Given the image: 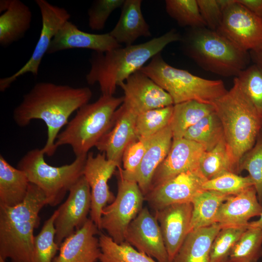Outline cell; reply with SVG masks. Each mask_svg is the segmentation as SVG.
<instances>
[{"mask_svg":"<svg viewBox=\"0 0 262 262\" xmlns=\"http://www.w3.org/2000/svg\"><path fill=\"white\" fill-rule=\"evenodd\" d=\"M92 92L87 87H75L50 82H39L23 95L14 109L13 116L20 127L32 120H43L47 128V139L42 148L45 155L52 156L57 148L55 142L62 128L75 111L89 103Z\"/></svg>","mask_w":262,"mask_h":262,"instance_id":"1","label":"cell"},{"mask_svg":"<svg viewBox=\"0 0 262 262\" xmlns=\"http://www.w3.org/2000/svg\"><path fill=\"white\" fill-rule=\"evenodd\" d=\"M181 35L172 29L145 43L119 47L105 52L94 51L85 76L88 84L98 83L102 95L113 96L116 87L139 71L146 62L171 43L180 41Z\"/></svg>","mask_w":262,"mask_h":262,"instance_id":"2","label":"cell"},{"mask_svg":"<svg viewBox=\"0 0 262 262\" xmlns=\"http://www.w3.org/2000/svg\"><path fill=\"white\" fill-rule=\"evenodd\" d=\"M47 205L43 192L30 183L27 196L14 207L0 205V257L12 262H31L34 230L39 212Z\"/></svg>","mask_w":262,"mask_h":262,"instance_id":"3","label":"cell"},{"mask_svg":"<svg viewBox=\"0 0 262 262\" xmlns=\"http://www.w3.org/2000/svg\"><path fill=\"white\" fill-rule=\"evenodd\" d=\"M223 128L227 148L237 174L243 156L254 145L262 129V117L235 78L232 87L213 104Z\"/></svg>","mask_w":262,"mask_h":262,"instance_id":"4","label":"cell"},{"mask_svg":"<svg viewBox=\"0 0 262 262\" xmlns=\"http://www.w3.org/2000/svg\"><path fill=\"white\" fill-rule=\"evenodd\" d=\"M185 54L203 69L224 77H236L247 67L250 55L216 31L189 28L180 40Z\"/></svg>","mask_w":262,"mask_h":262,"instance_id":"5","label":"cell"},{"mask_svg":"<svg viewBox=\"0 0 262 262\" xmlns=\"http://www.w3.org/2000/svg\"><path fill=\"white\" fill-rule=\"evenodd\" d=\"M124 97L102 95L97 100L80 108L58 135L55 147L68 145L76 157L86 155L110 130L115 112Z\"/></svg>","mask_w":262,"mask_h":262,"instance_id":"6","label":"cell"},{"mask_svg":"<svg viewBox=\"0 0 262 262\" xmlns=\"http://www.w3.org/2000/svg\"><path fill=\"white\" fill-rule=\"evenodd\" d=\"M140 71L165 90L174 105L189 100L213 104L228 91L221 80L206 79L169 65L161 53L155 55Z\"/></svg>","mask_w":262,"mask_h":262,"instance_id":"7","label":"cell"},{"mask_svg":"<svg viewBox=\"0 0 262 262\" xmlns=\"http://www.w3.org/2000/svg\"><path fill=\"white\" fill-rule=\"evenodd\" d=\"M44 155L42 148L31 149L20 159L17 168L25 172L30 183L43 192L47 205L54 207L83 176L87 155L76 157L71 164L60 166L48 164Z\"/></svg>","mask_w":262,"mask_h":262,"instance_id":"8","label":"cell"},{"mask_svg":"<svg viewBox=\"0 0 262 262\" xmlns=\"http://www.w3.org/2000/svg\"><path fill=\"white\" fill-rule=\"evenodd\" d=\"M117 176V195L102 210L101 230H105L114 242L121 244L125 242L129 224L143 208L145 197L135 181Z\"/></svg>","mask_w":262,"mask_h":262,"instance_id":"9","label":"cell"},{"mask_svg":"<svg viewBox=\"0 0 262 262\" xmlns=\"http://www.w3.org/2000/svg\"><path fill=\"white\" fill-rule=\"evenodd\" d=\"M41 16L42 28L40 36L29 60L13 75L0 80V90L4 91L19 77L27 73L34 76L38 73L44 55L56 33L67 21L70 15L64 8L53 5L46 0H36Z\"/></svg>","mask_w":262,"mask_h":262,"instance_id":"10","label":"cell"},{"mask_svg":"<svg viewBox=\"0 0 262 262\" xmlns=\"http://www.w3.org/2000/svg\"><path fill=\"white\" fill-rule=\"evenodd\" d=\"M216 31L245 50L255 51L262 47V19L236 0L224 10Z\"/></svg>","mask_w":262,"mask_h":262,"instance_id":"11","label":"cell"},{"mask_svg":"<svg viewBox=\"0 0 262 262\" xmlns=\"http://www.w3.org/2000/svg\"><path fill=\"white\" fill-rule=\"evenodd\" d=\"M68 192V197L58 208V214L54 220L55 240L59 246L66 237L83 226L91 209V190L83 175Z\"/></svg>","mask_w":262,"mask_h":262,"instance_id":"12","label":"cell"},{"mask_svg":"<svg viewBox=\"0 0 262 262\" xmlns=\"http://www.w3.org/2000/svg\"><path fill=\"white\" fill-rule=\"evenodd\" d=\"M120 166L115 162L107 159L104 153L95 156L92 152H88L87 155L83 175L91 190L90 219L99 230H101L103 208L115 199L108 182L115 169Z\"/></svg>","mask_w":262,"mask_h":262,"instance_id":"13","label":"cell"},{"mask_svg":"<svg viewBox=\"0 0 262 262\" xmlns=\"http://www.w3.org/2000/svg\"><path fill=\"white\" fill-rule=\"evenodd\" d=\"M207 180L199 167L180 173L150 190L144 196L155 211L172 204L192 203L203 190L202 185Z\"/></svg>","mask_w":262,"mask_h":262,"instance_id":"14","label":"cell"},{"mask_svg":"<svg viewBox=\"0 0 262 262\" xmlns=\"http://www.w3.org/2000/svg\"><path fill=\"white\" fill-rule=\"evenodd\" d=\"M119 86L124 93L123 103L137 115L148 110L174 105L170 96L140 70L131 75Z\"/></svg>","mask_w":262,"mask_h":262,"instance_id":"15","label":"cell"},{"mask_svg":"<svg viewBox=\"0 0 262 262\" xmlns=\"http://www.w3.org/2000/svg\"><path fill=\"white\" fill-rule=\"evenodd\" d=\"M125 242L158 262H169L159 223L146 207L129 224Z\"/></svg>","mask_w":262,"mask_h":262,"instance_id":"16","label":"cell"},{"mask_svg":"<svg viewBox=\"0 0 262 262\" xmlns=\"http://www.w3.org/2000/svg\"><path fill=\"white\" fill-rule=\"evenodd\" d=\"M205 150L201 145L184 138L173 140L167 156L154 174L149 191L180 173L199 168Z\"/></svg>","mask_w":262,"mask_h":262,"instance_id":"17","label":"cell"},{"mask_svg":"<svg viewBox=\"0 0 262 262\" xmlns=\"http://www.w3.org/2000/svg\"><path fill=\"white\" fill-rule=\"evenodd\" d=\"M192 210L189 202L170 204L155 211L169 262H172L189 232Z\"/></svg>","mask_w":262,"mask_h":262,"instance_id":"18","label":"cell"},{"mask_svg":"<svg viewBox=\"0 0 262 262\" xmlns=\"http://www.w3.org/2000/svg\"><path fill=\"white\" fill-rule=\"evenodd\" d=\"M137 115L122 103L115 112L110 130L96 145L107 159L120 165L123 151L136 136L135 121Z\"/></svg>","mask_w":262,"mask_h":262,"instance_id":"19","label":"cell"},{"mask_svg":"<svg viewBox=\"0 0 262 262\" xmlns=\"http://www.w3.org/2000/svg\"><path fill=\"white\" fill-rule=\"evenodd\" d=\"M121 46L109 33L95 34L84 32L68 20L55 35L47 53L73 49H85L105 52Z\"/></svg>","mask_w":262,"mask_h":262,"instance_id":"20","label":"cell"},{"mask_svg":"<svg viewBox=\"0 0 262 262\" xmlns=\"http://www.w3.org/2000/svg\"><path fill=\"white\" fill-rule=\"evenodd\" d=\"M99 229L88 218L83 226L61 244L58 255L53 262H96L100 254Z\"/></svg>","mask_w":262,"mask_h":262,"instance_id":"21","label":"cell"},{"mask_svg":"<svg viewBox=\"0 0 262 262\" xmlns=\"http://www.w3.org/2000/svg\"><path fill=\"white\" fill-rule=\"evenodd\" d=\"M262 213V205L259 201L255 187L251 186L237 195L231 196L221 204L215 223L221 228L246 226L251 218L260 216Z\"/></svg>","mask_w":262,"mask_h":262,"instance_id":"22","label":"cell"},{"mask_svg":"<svg viewBox=\"0 0 262 262\" xmlns=\"http://www.w3.org/2000/svg\"><path fill=\"white\" fill-rule=\"evenodd\" d=\"M172 140L169 125L151 137L141 164L131 180L137 183L144 196L149 192L154 174L167 156Z\"/></svg>","mask_w":262,"mask_h":262,"instance_id":"23","label":"cell"},{"mask_svg":"<svg viewBox=\"0 0 262 262\" xmlns=\"http://www.w3.org/2000/svg\"><path fill=\"white\" fill-rule=\"evenodd\" d=\"M141 0H125L119 19L110 35L119 44L133 45L139 37L151 36L150 27L141 10Z\"/></svg>","mask_w":262,"mask_h":262,"instance_id":"24","label":"cell"},{"mask_svg":"<svg viewBox=\"0 0 262 262\" xmlns=\"http://www.w3.org/2000/svg\"><path fill=\"white\" fill-rule=\"evenodd\" d=\"M220 229L214 223L189 232L172 262H210L211 246Z\"/></svg>","mask_w":262,"mask_h":262,"instance_id":"25","label":"cell"},{"mask_svg":"<svg viewBox=\"0 0 262 262\" xmlns=\"http://www.w3.org/2000/svg\"><path fill=\"white\" fill-rule=\"evenodd\" d=\"M32 13L20 0H12L0 16V44L6 47L23 37L31 27Z\"/></svg>","mask_w":262,"mask_h":262,"instance_id":"26","label":"cell"},{"mask_svg":"<svg viewBox=\"0 0 262 262\" xmlns=\"http://www.w3.org/2000/svg\"><path fill=\"white\" fill-rule=\"evenodd\" d=\"M30 182L24 171L12 166L0 155V205L16 206L26 198Z\"/></svg>","mask_w":262,"mask_h":262,"instance_id":"27","label":"cell"},{"mask_svg":"<svg viewBox=\"0 0 262 262\" xmlns=\"http://www.w3.org/2000/svg\"><path fill=\"white\" fill-rule=\"evenodd\" d=\"M214 112L213 104L189 100L173 105L169 124L173 140L183 138L187 130L202 118Z\"/></svg>","mask_w":262,"mask_h":262,"instance_id":"28","label":"cell"},{"mask_svg":"<svg viewBox=\"0 0 262 262\" xmlns=\"http://www.w3.org/2000/svg\"><path fill=\"white\" fill-rule=\"evenodd\" d=\"M231 196L213 190H203L193 200V210L189 232L210 226L215 218L221 204Z\"/></svg>","mask_w":262,"mask_h":262,"instance_id":"29","label":"cell"},{"mask_svg":"<svg viewBox=\"0 0 262 262\" xmlns=\"http://www.w3.org/2000/svg\"><path fill=\"white\" fill-rule=\"evenodd\" d=\"M98 240L100 262H158L126 242L117 244L103 233L100 234Z\"/></svg>","mask_w":262,"mask_h":262,"instance_id":"30","label":"cell"},{"mask_svg":"<svg viewBox=\"0 0 262 262\" xmlns=\"http://www.w3.org/2000/svg\"><path fill=\"white\" fill-rule=\"evenodd\" d=\"M183 138L201 145L206 151L210 150L224 138L222 123L213 112L190 128Z\"/></svg>","mask_w":262,"mask_h":262,"instance_id":"31","label":"cell"},{"mask_svg":"<svg viewBox=\"0 0 262 262\" xmlns=\"http://www.w3.org/2000/svg\"><path fill=\"white\" fill-rule=\"evenodd\" d=\"M199 167L207 180L228 172L236 174L224 138L213 148L203 153L199 160Z\"/></svg>","mask_w":262,"mask_h":262,"instance_id":"32","label":"cell"},{"mask_svg":"<svg viewBox=\"0 0 262 262\" xmlns=\"http://www.w3.org/2000/svg\"><path fill=\"white\" fill-rule=\"evenodd\" d=\"M262 257V229L248 226L233 246L228 262H258Z\"/></svg>","mask_w":262,"mask_h":262,"instance_id":"33","label":"cell"},{"mask_svg":"<svg viewBox=\"0 0 262 262\" xmlns=\"http://www.w3.org/2000/svg\"><path fill=\"white\" fill-rule=\"evenodd\" d=\"M58 214L55 210L44 223L33 240L31 262H53L60 246L55 240L54 220Z\"/></svg>","mask_w":262,"mask_h":262,"instance_id":"34","label":"cell"},{"mask_svg":"<svg viewBox=\"0 0 262 262\" xmlns=\"http://www.w3.org/2000/svg\"><path fill=\"white\" fill-rule=\"evenodd\" d=\"M167 14L181 27H207L200 14L197 0H166Z\"/></svg>","mask_w":262,"mask_h":262,"instance_id":"35","label":"cell"},{"mask_svg":"<svg viewBox=\"0 0 262 262\" xmlns=\"http://www.w3.org/2000/svg\"><path fill=\"white\" fill-rule=\"evenodd\" d=\"M173 105L148 110L137 115L135 134L139 137H150L169 125Z\"/></svg>","mask_w":262,"mask_h":262,"instance_id":"36","label":"cell"},{"mask_svg":"<svg viewBox=\"0 0 262 262\" xmlns=\"http://www.w3.org/2000/svg\"><path fill=\"white\" fill-rule=\"evenodd\" d=\"M248 225L221 227L211 248L210 262H228L230 252Z\"/></svg>","mask_w":262,"mask_h":262,"instance_id":"37","label":"cell"},{"mask_svg":"<svg viewBox=\"0 0 262 262\" xmlns=\"http://www.w3.org/2000/svg\"><path fill=\"white\" fill-rule=\"evenodd\" d=\"M247 98L262 117V69L255 64L235 77Z\"/></svg>","mask_w":262,"mask_h":262,"instance_id":"38","label":"cell"},{"mask_svg":"<svg viewBox=\"0 0 262 262\" xmlns=\"http://www.w3.org/2000/svg\"><path fill=\"white\" fill-rule=\"evenodd\" d=\"M246 170L255 188L259 202L262 205V129L253 147L242 157L239 171Z\"/></svg>","mask_w":262,"mask_h":262,"instance_id":"39","label":"cell"},{"mask_svg":"<svg viewBox=\"0 0 262 262\" xmlns=\"http://www.w3.org/2000/svg\"><path fill=\"white\" fill-rule=\"evenodd\" d=\"M151 137L136 136L131 141L123 153L122 162L123 168L120 166L118 167L117 174L125 179L132 180L141 164Z\"/></svg>","mask_w":262,"mask_h":262,"instance_id":"40","label":"cell"},{"mask_svg":"<svg viewBox=\"0 0 262 262\" xmlns=\"http://www.w3.org/2000/svg\"><path fill=\"white\" fill-rule=\"evenodd\" d=\"M251 186H254V183L249 175L243 177L235 173L228 172L214 179L207 180L203 183L202 188L203 190H213L233 196Z\"/></svg>","mask_w":262,"mask_h":262,"instance_id":"41","label":"cell"},{"mask_svg":"<svg viewBox=\"0 0 262 262\" xmlns=\"http://www.w3.org/2000/svg\"><path fill=\"white\" fill-rule=\"evenodd\" d=\"M125 0H95L88 10V26L94 31L102 30L112 12L121 8Z\"/></svg>","mask_w":262,"mask_h":262,"instance_id":"42","label":"cell"},{"mask_svg":"<svg viewBox=\"0 0 262 262\" xmlns=\"http://www.w3.org/2000/svg\"><path fill=\"white\" fill-rule=\"evenodd\" d=\"M201 16L208 28L216 31L219 27L223 11L217 0H197Z\"/></svg>","mask_w":262,"mask_h":262,"instance_id":"43","label":"cell"},{"mask_svg":"<svg viewBox=\"0 0 262 262\" xmlns=\"http://www.w3.org/2000/svg\"><path fill=\"white\" fill-rule=\"evenodd\" d=\"M251 13L262 19V0H236Z\"/></svg>","mask_w":262,"mask_h":262,"instance_id":"44","label":"cell"},{"mask_svg":"<svg viewBox=\"0 0 262 262\" xmlns=\"http://www.w3.org/2000/svg\"><path fill=\"white\" fill-rule=\"evenodd\" d=\"M250 52L254 64L262 69V47L255 51Z\"/></svg>","mask_w":262,"mask_h":262,"instance_id":"45","label":"cell"},{"mask_svg":"<svg viewBox=\"0 0 262 262\" xmlns=\"http://www.w3.org/2000/svg\"><path fill=\"white\" fill-rule=\"evenodd\" d=\"M12 0H0V12H4L9 7Z\"/></svg>","mask_w":262,"mask_h":262,"instance_id":"46","label":"cell"},{"mask_svg":"<svg viewBox=\"0 0 262 262\" xmlns=\"http://www.w3.org/2000/svg\"><path fill=\"white\" fill-rule=\"evenodd\" d=\"M248 226L258 228L262 229V213L260 216L259 219L256 221L249 222Z\"/></svg>","mask_w":262,"mask_h":262,"instance_id":"47","label":"cell"},{"mask_svg":"<svg viewBox=\"0 0 262 262\" xmlns=\"http://www.w3.org/2000/svg\"><path fill=\"white\" fill-rule=\"evenodd\" d=\"M0 262H6V260L0 257Z\"/></svg>","mask_w":262,"mask_h":262,"instance_id":"48","label":"cell"}]
</instances>
